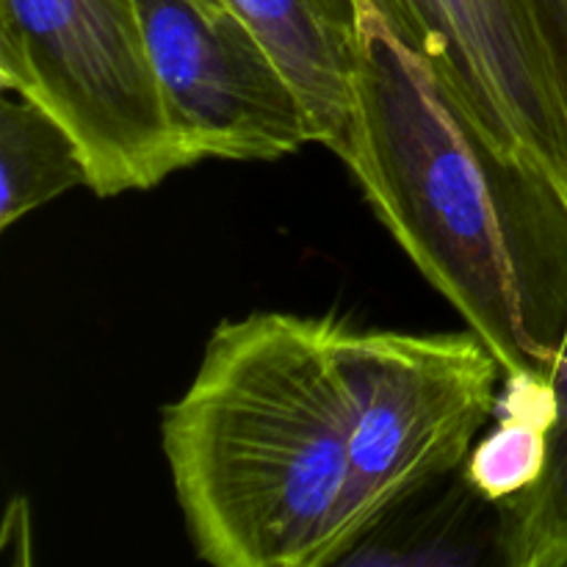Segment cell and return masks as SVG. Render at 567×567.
<instances>
[{
  "label": "cell",
  "mask_w": 567,
  "mask_h": 567,
  "mask_svg": "<svg viewBox=\"0 0 567 567\" xmlns=\"http://www.w3.org/2000/svg\"><path fill=\"white\" fill-rule=\"evenodd\" d=\"M343 321L258 310L221 321L161 413L194 554L214 567H316L349 476Z\"/></svg>",
  "instance_id": "2"
},
{
  "label": "cell",
  "mask_w": 567,
  "mask_h": 567,
  "mask_svg": "<svg viewBox=\"0 0 567 567\" xmlns=\"http://www.w3.org/2000/svg\"><path fill=\"white\" fill-rule=\"evenodd\" d=\"M0 86L75 138L97 197L150 192L194 166L138 0H0Z\"/></svg>",
  "instance_id": "4"
},
{
  "label": "cell",
  "mask_w": 567,
  "mask_h": 567,
  "mask_svg": "<svg viewBox=\"0 0 567 567\" xmlns=\"http://www.w3.org/2000/svg\"><path fill=\"white\" fill-rule=\"evenodd\" d=\"M349 166L377 219L502 363L551 377L567 338V188L507 150L369 3Z\"/></svg>",
  "instance_id": "1"
},
{
  "label": "cell",
  "mask_w": 567,
  "mask_h": 567,
  "mask_svg": "<svg viewBox=\"0 0 567 567\" xmlns=\"http://www.w3.org/2000/svg\"><path fill=\"white\" fill-rule=\"evenodd\" d=\"M192 3H197L199 9L208 11V14H214V17L225 14V11H233V9H230V3H227V0H192Z\"/></svg>",
  "instance_id": "11"
},
{
  "label": "cell",
  "mask_w": 567,
  "mask_h": 567,
  "mask_svg": "<svg viewBox=\"0 0 567 567\" xmlns=\"http://www.w3.org/2000/svg\"><path fill=\"white\" fill-rule=\"evenodd\" d=\"M532 3L537 6L543 20L548 22L551 33L557 37L559 48L567 53V0H532Z\"/></svg>",
  "instance_id": "10"
},
{
  "label": "cell",
  "mask_w": 567,
  "mask_h": 567,
  "mask_svg": "<svg viewBox=\"0 0 567 567\" xmlns=\"http://www.w3.org/2000/svg\"><path fill=\"white\" fill-rule=\"evenodd\" d=\"M498 551L509 567H567V338L551 371L543 465L498 504Z\"/></svg>",
  "instance_id": "8"
},
{
  "label": "cell",
  "mask_w": 567,
  "mask_h": 567,
  "mask_svg": "<svg viewBox=\"0 0 567 567\" xmlns=\"http://www.w3.org/2000/svg\"><path fill=\"white\" fill-rule=\"evenodd\" d=\"M496 413H502V424L474 452L468 480L498 507L524 491L540 471L551 419V377L507 380V393H498Z\"/></svg>",
  "instance_id": "9"
},
{
  "label": "cell",
  "mask_w": 567,
  "mask_h": 567,
  "mask_svg": "<svg viewBox=\"0 0 567 567\" xmlns=\"http://www.w3.org/2000/svg\"><path fill=\"white\" fill-rule=\"evenodd\" d=\"M166 105L194 164L277 161L313 144L308 111L275 53L236 14L138 0Z\"/></svg>",
  "instance_id": "5"
},
{
  "label": "cell",
  "mask_w": 567,
  "mask_h": 567,
  "mask_svg": "<svg viewBox=\"0 0 567 567\" xmlns=\"http://www.w3.org/2000/svg\"><path fill=\"white\" fill-rule=\"evenodd\" d=\"M78 186L89 172L75 138L31 100H0V227L9 230Z\"/></svg>",
  "instance_id": "7"
},
{
  "label": "cell",
  "mask_w": 567,
  "mask_h": 567,
  "mask_svg": "<svg viewBox=\"0 0 567 567\" xmlns=\"http://www.w3.org/2000/svg\"><path fill=\"white\" fill-rule=\"evenodd\" d=\"M349 396V476L319 565L352 557L388 513L465 463L496 415L502 363L474 330L341 327Z\"/></svg>",
  "instance_id": "3"
},
{
  "label": "cell",
  "mask_w": 567,
  "mask_h": 567,
  "mask_svg": "<svg viewBox=\"0 0 567 567\" xmlns=\"http://www.w3.org/2000/svg\"><path fill=\"white\" fill-rule=\"evenodd\" d=\"M297 86L313 144L341 155L358 70V0H227Z\"/></svg>",
  "instance_id": "6"
}]
</instances>
